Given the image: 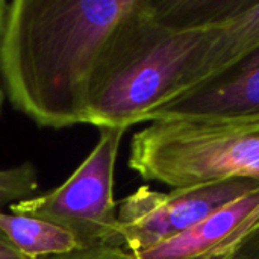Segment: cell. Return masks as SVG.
I'll return each mask as SVG.
<instances>
[{
    "mask_svg": "<svg viewBox=\"0 0 259 259\" xmlns=\"http://www.w3.org/2000/svg\"><path fill=\"white\" fill-rule=\"evenodd\" d=\"M134 3L8 2L0 30V76L9 103L44 129L85 124L99 56Z\"/></svg>",
    "mask_w": 259,
    "mask_h": 259,
    "instance_id": "cell-1",
    "label": "cell"
},
{
    "mask_svg": "<svg viewBox=\"0 0 259 259\" xmlns=\"http://www.w3.org/2000/svg\"><path fill=\"white\" fill-rule=\"evenodd\" d=\"M217 26L178 27L159 15L153 0H135L99 56L85 124L127 131L147 121L184 90Z\"/></svg>",
    "mask_w": 259,
    "mask_h": 259,
    "instance_id": "cell-2",
    "label": "cell"
},
{
    "mask_svg": "<svg viewBox=\"0 0 259 259\" xmlns=\"http://www.w3.org/2000/svg\"><path fill=\"white\" fill-rule=\"evenodd\" d=\"M127 165L173 190L259 181V114L152 121L134 134Z\"/></svg>",
    "mask_w": 259,
    "mask_h": 259,
    "instance_id": "cell-3",
    "label": "cell"
},
{
    "mask_svg": "<svg viewBox=\"0 0 259 259\" xmlns=\"http://www.w3.org/2000/svg\"><path fill=\"white\" fill-rule=\"evenodd\" d=\"M126 129H100L91 153L59 187L9 206L11 214L50 222L68 231L80 249L123 246L114 199L115 162Z\"/></svg>",
    "mask_w": 259,
    "mask_h": 259,
    "instance_id": "cell-4",
    "label": "cell"
},
{
    "mask_svg": "<svg viewBox=\"0 0 259 259\" xmlns=\"http://www.w3.org/2000/svg\"><path fill=\"white\" fill-rule=\"evenodd\" d=\"M258 191L259 181L253 179H232L170 193L143 185L117 203L123 247L137 256Z\"/></svg>",
    "mask_w": 259,
    "mask_h": 259,
    "instance_id": "cell-5",
    "label": "cell"
},
{
    "mask_svg": "<svg viewBox=\"0 0 259 259\" xmlns=\"http://www.w3.org/2000/svg\"><path fill=\"white\" fill-rule=\"evenodd\" d=\"M259 114V49L222 74L158 108L147 121Z\"/></svg>",
    "mask_w": 259,
    "mask_h": 259,
    "instance_id": "cell-6",
    "label": "cell"
},
{
    "mask_svg": "<svg viewBox=\"0 0 259 259\" xmlns=\"http://www.w3.org/2000/svg\"><path fill=\"white\" fill-rule=\"evenodd\" d=\"M258 49L259 2L249 0L241 9L219 23L179 94L222 74Z\"/></svg>",
    "mask_w": 259,
    "mask_h": 259,
    "instance_id": "cell-7",
    "label": "cell"
},
{
    "mask_svg": "<svg viewBox=\"0 0 259 259\" xmlns=\"http://www.w3.org/2000/svg\"><path fill=\"white\" fill-rule=\"evenodd\" d=\"M259 191L214 212L206 220L156 244L137 259H199L219 247L258 205Z\"/></svg>",
    "mask_w": 259,
    "mask_h": 259,
    "instance_id": "cell-8",
    "label": "cell"
},
{
    "mask_svg": "<svg viewBox=\"0 0 259 259\" xmlns=\"http://www.w3.org/2000/svg\"><path fill=\"white\" fill-rule=\"evenodd\" d=\"M0 231L26 259H44L80 249L74 237L50 222L0 211Z\"/></svg>",
    "mask_w": 259,
    "mask_h": 259,
    "instance_id": "cell-9",
    "label": "cell"
},
{
    "mask_svg": "<svg viewBox=\"0 0 259 259\" xmlns=\"http://www.w3.org/2000/svg\"><path fill=\"white\" fill-rule=\"evenodd\" d=\"M38 191L39 176L32 162L0 170V208L32 199Z\"/></svg>",
    "mask_w": 259,
    "mask_h": 259,
    "instance_id": "cell-10",
    "label": "cell"
},
{
    "mask_svg": "<svg viewBox=\"0 0 259 259\" xmlns=\"http://www.w3.org/2000/svg\"><path fill=\"white\" fill-rule=\"evenodd\" d=\"M44 259H137V256L126 250L123 246L102 244L85 249H76L62 255H55Z\"/></svg>",
    "mask_w": 259,
    "mask_h": 259,
    "instance_id": "cell-11",
    "label": "cell"
},
{
    "mask_svg": "<svg viewBox=\"0 0 259 259\" xmlns=\"http://www.w3.org/2000/svg\"><path fill=\"white\" fill-rule=\"evenodd\" d=\"M199 259H259V225L232 247Z\"/></svg>",
    "mask_w": 259,
    "mask_h": 259,
    "instance_id": "cell-12",
    "label": "cell"
},
{
    "mask_svg": "<svg viewBox=\"0 0 259 259\" xmlns=\"http://www.w3.org/2000/svg\"><path fill=\"white\" fill-rule=\"evenodd\" d=\"M0 259H26L21 253L15 250V247L8 241V238L0 231Z\"/></svg>",
    "mask_w": 259,
    "mask_h": 259,
    "instance_id": "cell-13",
    "label": "cell"
},
{
    "mask_svg": "<svg viewBox=\"0 0 259 259\" xmlns=\"http://www.w3.org/2000/svg\"><path fill=\"white\" fill-rule=\"evenodd\" d=\"M8 8V2L6 0H0V30H2V24H3V17Z\"/></svg>",
    "mask_w": 259,
    "mask_h": 259,
    "instance_id": "cell-14",
    "label": "cell"
},
{
    "mask_svg": "<svg viewBox=\"0 0 259 259\" xmlns=\"http://www.w3.org/2000/svg\"><path fill=\"white\" fill-rule=\"evenodd\" d=\"M3 99H5V93H3V88L0 85V114H2V106H3Z\"/></svg>",
    "mask_w": 259,
    "mask_h": 259,
    "instance_id": "cell-15",
    "label": "cell"
}]
</instances>
